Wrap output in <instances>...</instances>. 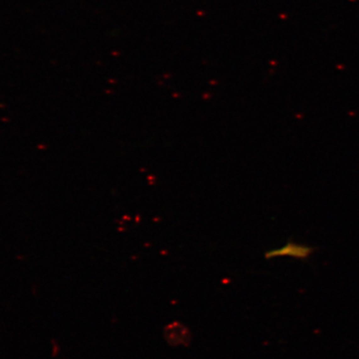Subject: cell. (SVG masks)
I'll list each match as a JSON object with an SVG mask.
<instances>
[{"label":"cell","instance_id":"6da1fadb","mask_svg":"<svg viewBox=\"0 0 359 359\" xmlns=\"http://www.w3.org/2000/svg\"><path fill=\"white\" fill-rule=\"evenodd\" d=\"M312 248L309 246L295 245L292 242H288L287 245L282 246L279 250L270 251L265 254V257H292L295 258L304 259L309 257V254L312 252Z\"/></svg>","mask_w":359,"mask_h":359}]
</instances>
